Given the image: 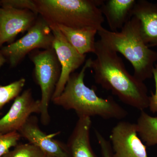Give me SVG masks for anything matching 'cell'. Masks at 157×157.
<instances>
[{
    "label": "cell",
    "instance_id": "6",
    "mask_svg": "<svg viewBox=\"0 0 157 157\" xmlns=\"http://www.w3.org/2000/svg\"><path fill=\"white\" fill-rule=\"evenodd\" d=\"M54 36L48 23L39 16L36 22L22 38L3 46L1 53L11 67H15L35 50L52 48Z\"/></svg>",
    "mask_w": 157,
    "mask_h": 157
},
{
    "label": "cell",
    "instance_id": "12",
    "mask_svg": "<svg viewBox=\"0 0 157 157\" xmlns=\"http://www.w3.org/2000/svg\"><path fill=\"white\" fill-rule=\"evenodd\" d=\"M133 16L139 20L144 43L149 48L157 46V2L137 1L132 11Z\"/></svg>",
    "mask_w": 157,
    "mask_h": 157
},
{
    "label": "cell",
    "instance_id": "1",
    "mask_svg": "<svg viewBox=\"0 0 157 157\" xmlns=\"http://www.w3.org/2000/svg\"><path fill=\"white\" fill-rule=\"evenodd\" d=\"M94 53L96 58L92 59L90 68L96 83L127 105L141 111L148 108L149 96L146 85L129 73L117 52L99 39Z\"/></svg>",
    "mask_w": 157,
    "mask_h": 157
},
{
    "label": "cell",
    "instance_id": "11",
    "mask_svg": "<svg viewBox=\"0 0 157 157\" xmlns=\"http://www.w3.org/2000/svg\"><path fill=\"white\" fill-rule=\"evenodd\" d=\"M21 137L36 147L46 155L54 157H69L67 145L53 139L59 134L47 135L40 129L36 116H31L18 131Z\"/></svg>",
    "mask_w": 157,
    "mask_h": 157
},
{
    "label": "cell",
    "instance_id": "7",
    "mask_svg": "<svg viewBox=\"0 0 157 157\" xmlns=\"http://www.w3.org/2000/svg\"><path fill=\"white\" fill-rule=\"evenodd\" d=\"M50 27L54 36L52 48L56 53L61 70L52 101L62 94L70 75L85 62L86 55L78 53L68 42L56 26H51Z\"/></svg>",
    "mask_w": 157,
    "mask_h": 157
},
{
    "label": "cell",
    "instance_id": "17",
    "mask_svg": "<svg viewBox=\"0 0 157 157\" xmlns=\"http://www.w3.org/2000/svg\"><path fill=\"white\" fill-rule=\"evenodd\" d=\"M25 82V78H21L7 85L0 86V109L19 95Z\"/></svg>",
    "mask_w": 157,
    "mask_h": 157
},
{
    "label": "cell",
    "instance_id": "23",
    "mask_svg": "<svg viewBox=\"0 0 157 157\" xmlns=\"http://www.w3.org/2000/svg\"><path fill=\"white\" fill-rule=\"evenodd\" d=\"M6 62H7L6 59H5V58L4 57L2 54L1 53V52H0V68L4 66Z\"/></svg>",
    "mask_w": 157,
    "mask_h": 157
},
{
    "label": "cell",
    "instance_id": "10",
    "mask_svg": "<svg viewBox=\"0 0 157 157\" xmlns=\"http://www.w3.org/2000/svg\"><path fill=\"white\" fill-rule=\"evenodd\" d=\"M40 100H35L31 89L25 90L14 99L8 112L0 119V132H18L33 113L40 114Z\"/></svg>",
    "mask_w": 157,
    "mask_h": 157
},
{
    "label": "cell",
    "instance_id": "4",
    "mask_svg": "<svg viewBox=\"0 0 157 157\" xmlns=\"http://www.w3.org/2000/svg\"><path fill=\"white\" fill-rule=\"evenodd\" d=\"M39 16L48 25L75 29L103 27L100 6L103 0H33Z\"/></svg>",
    "mask_w": 157,
    "mask_h": 157
},
{
    "label": "cell",
    "instance_id": "3",
    "mask_svg": "<svg viewBox=\"0 0 157 157\" xmlns=\"http://www.w3.org/2000/svg\"><path fill=\"white\" fill-rule=\"evenodd\" d=\"M100 40L109 49L121 53L134 68V76L142 81L153 77L157 61V52L144 43L139 20L132 17L119 32L101 28L98 32Z\"/></svg>",
    "mask_w": 157,
    "mask_h": 157
},
{
    "label": "cell",
    "instance_id": "25",
    "mask_svg": "<svg viewBox=\"0 0 157 157\" xmlns=\"http://www.w3.org/2000/svg\"><path fill=\"white\" fill-rule=\"evenodd\" d=\"M45 157H53V156H49V155H45Z\"/></svg>",
    "mask_w": 157,
    "mask_h": 157
},
{
    "label": "cell",
    "instance_id": "9",
    "mask_svg": "<svg viewBox=\"0 0 157 157\" xmlns=\"http://www.w3.org/2000/svg\"><path fill=\"white\" fill-rule=\"evenodd\" d=\"M39 14L28 9L0 6V49L11 44L20 33L28 32L35 24Z\"/></svg>",
    "mask_w": 157,
    "mask_h": 157
},
{
    "label": "cell",
    "instance_id": "22",
    "mask_svg": "<svg viewBox=\"0 0 157 157\" xmlns=\"http://www.w3.org/2000/svg\"><path fill=\"white\" fill-rule=\"evenodd\" d=\"M153 77L154 78L155 91L152 92L151 95L149 97V107L150 110L153 113H157V64L155 65L153 70Z\"/></svg>",
    "mask_w": 157,
    "mask_h": 157
},
{
    "label": "cell",
    "instance_id": "20",
    "mask_svg": "<svg viewBox=\"0 0 157 157\" xmlns=\"http://www.w3.org/2000/svg\"><path fill=\"white\" fill-rule=\"evenodd\" d=\"M0 6L20 9H28L37 13L33 0H1Z\"/></svg>",
    "mask_w": 157,
    "mask_h": 157
},
{
    "label": "cell",
    "instance_id": "21",
    "mask_svg": "<svg viewBox=\"0 0 157 157\" xmlns=\"http://www.w3.org/2000/svg\"><path fill=\"white\" fill-rule=\"evenodd\" d=\"M103 157H112V150L110 142L105 139L100 132L96 133Z\"/></svg>",
    "mask_w": 157,
    "mask_h": 157
},
{
    "label": "cell",
    "instance_id": "19",
    "mask_svg": "<svg viewBox=\"0 0 157 157\" xmlns=\"http://www.w3.org/2000/svg\"><path fill=\"white\" fill-rule=\"evenodd\" d=\"M20 135L17 132L2 134L0 132V157L7 154L10 149L15 147L20 139Z\"/></svg>",
    "mask_w": 157,
    "mask_h": 157
},
{
    "label": "cell",
    "instance_id": "5",
    "mask_svg": "<svg viewBox=\"0 0 157 157\" xmlns=\"http://www.w3.org/2000/svg\"><path fill=\"white\" fill-rule=\"evenodd\" d=\"M29 54L34 66L35 81L41 89L40 120L46 126L50 121L48 108L60 76L61 66L53 48L36 49Z\"/></svg>",
    "mask_w": 157,
    "mask_h": 157
},
{
    "label": "cell",
    "instance_id": "8",
    "mask_svg": "<svg viewBox=\"0 0 157 157\" xmlns=\"http://www.w3.org/2000/svg\"><path fill=\"white\" fill-rule=\"evenodd\" d=\"M109 140L112 157H148L146 146L138 136L136 124L119 122L111 130Z\"/></svg>",
    "mask_w": 157,
    "mask_h": 157
},
{
    "label": "cell",
    "instance_id": "13",
    "mask_svg": "<svg viewBox=\"0 0 157 157\" xmlns=\"http://www.w3.org/2000/svg\"><path fill=\"white\" fill-rule=\"evenodd\" d=\"M91 117H78L66 144L69 157H98L90 141Z\"/></svg>",
    "mask_w": 157,
    "mask_h": 157
},
{
    "label": "cell",
    "instance_id": "24",
    "mask_svg": "<svg viewBox=\"0 0 157 157\" xmlns=\"http://www.w3.org/2000/svg\"><path fill=\"white\" fill-rule=\"evenodd\" d=\"M9 152L7 154L3 156H2V157H9Z\"/></svg>",
    "mask_w": 157,
    "mask_h": 157
},
{
    "label": "cell",
    "instance_id": "2",
    "mask_svg": "<svg viewBox=\"0 0 157 157\" xmlns=\"http://www.w3.org/2000/svg\"><path fill=\"white\" fill-rule=\"evenodd\" d=\"M92 59H88L80 72L70 75L63 92L52 101L64 109L74 110L78 117L98 116L104 119H123L128 112L113 97L101 98L85 84L86 71L90 68Z\"/></svg>",
    "mask_w": 157,
    "mask_h": 157
},
{
    "label": "cell",
    "instance_id": "14",
    "mask_svg": "<svg viewBox=\"0 0 157 157\" xmlns=\"http://www.w3.org/2000/svg\"><path fill=\"white\" fill-rule=\"evenodd\" d=\"M136 2L135 0H103L100 9L110 31L118 32L131 20Z\"/></svg>",
    "mask_w": 157,
    "mask_h": 157
},
{
    "label": "cell",
    "instance_id": "16",
    "mask_svg": "<svg viewBox=\"0 0 157 157\" xmlns=\"http://www.w3.org/2000/svg\"><path fill=\"white\" fill-rule=\"evenodd\" d=\"M137 133L147 146L157 144V117L141 111L136 123Z\"/></svg>",
    "mask_w": 157,
    "mask_h": 157
},
{
    "label": "cell",
    "instance_id": "18",
    "mask_svg": "<svg viewBox=\"0 0 157 157\" xmlns=\"http://www.w3.org/2000/svg\"><path fill=\"white\" fill-rule=\"evenodd\" d=\"M9 154V157H45L46 155L41 150L29 143L18 144Z\"/></svg>",
    "mask_w": 157,
    "mask_h": 157
},
{
    "label": "cell",
    "instance_id": "15",
    "mask_svg": "<svg viewBox=\"0 0 157 157\" xmlns=\"http://www.w3.org/2000/svg\"><path fill=\"white\" fill-rule=\"evenodd\" d=\"M56 26L68 42L78 53L83 55H86V53L91 52L94 53L95 36L98 32L97 29H75L62 25Z\"/></svg>",
    "mask_w": 157,
    "mask_h": 157
}]
</instances>
